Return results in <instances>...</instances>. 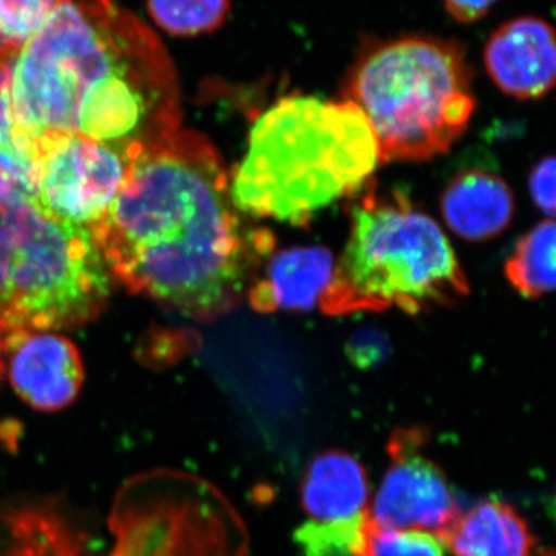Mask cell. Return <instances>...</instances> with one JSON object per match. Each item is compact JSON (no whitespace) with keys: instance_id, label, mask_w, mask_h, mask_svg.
I'll return each instance as SVG.
<instances>
[{"instance_id":"6","label":"cell","mask_w":556,"mask_h":556,"mask_svg":"<svg viewBox=\"0 0 556 556\" xmlns=\"http://www.w3.org/2000/svg\"><path fill=\"white\" fill-rule=\"evenodd\" d=\"M109 295V269L89 228L0 195V331L80 327Z\"/></svg>"},{"instance_id":"8","label":"cell","mask_w":556,"mask_h":556,"mask_svg":"<svg viewBox=\"0 0 556 556\" xmlns=\"http://www.w3.org/2000/svg\"><path fill=\"white\" fill-rule=\"evenodd\" d=\"M39 148V206L51 217L91 228L104 217L123 185L126 156L80 135L43 138Z\"/></svg>"},{"instance_id":"18","label":"cell","mask_w":556,"mask_h":556,"mask_svg":"<svg viewBox=\"0 0 556 556\" xmlns=\"http://www.w3.org/2000/svg\"><path fill=\"white\" fill-rule=\"evenodd\" d=\"M554 219L541 222L518 241L506 263V277L522 298L540 299L555 288Z\"/></svg>"},{"instance_id":"17","label":"cell","mask_w":556,"mask_h":556,"mask_svg":"<svg viewBox=\"0 0 556 556\" xmlns=\"http://www.w3.org/2000/svg\"><path fill=\"white\" fill-rule=\"evenodd\" d=\"M40 148L17 126L9 100V64L0 62V195L38 204Z\"/></svg>"},{"instance_id":"13","label":"cell","mask_w":556,"mask_h":556,"mask_svg":"<svg viewBox=\"0 0 556 556\" xmlns=\"http://www.w3.org/2000/svg\"><path fill=\"white\" fill-rule=\"evenodd\" d=\"M334 265L332 252L324 247L291 248L269 255L248 289L249 305L263 314L313 309L331 281Z\"/></svg>"},{"instance_id":"7","label":"cell","mask_w":556,"mask_h":556,"mask_svg":"<svg viewBox=\"0 0 556 556\" xmlns=\"http://www.w3.org/2000/svg\"><path fill=\"white\" fill-rule=\"evenodd\" d=\"M109 556H248V530L218 486L177 468L127 478L109 515Z\"/></svg>"},{"instance_id":"3","label":"cell","mask_w":556,"mask_h":556,"mask_svg":"<svg viewBox=\"0 0 556 556\" xmlns=\"http://www.w3.org/2000/svg\"><path fill=\"white\" fill-rule=\"evenodd\" d=\"M379 164L378 139L356 104L285 94L252 126L230 197L241 214L308 226L356 195Z\"/></svg>"},{"instance_id":"4","label":"cell","mask_w":556,"mask_h":556,"mask_svg":"<svg viewBox=\"0 0 556 556\" xmlns=\"http://www.w3.org/2000/svg\"><path fill=\"white\" fill-rule=\"evenodd\" d=\"M353 199L346 247L318 300L324 314H419L467 298V277L447 236L404 192H379L369 179Z\"/></svg>"},{"instance_id":"14","label":"cell","mask_w":556,"mask_h":556,"mask_svg":"<svg viewBox=\"0 0 556 556\" xmlns=\"http://www.w3.org/2000/svg\"><path fill=\"white\" fill-rule=\"evenodd\" d=\"M442 218L467 241L495 239L515 214L514 193L503 178L481 169L456 175L441 199Z\"/></svg>"},{"instance_id":"5","label":"cell","mask_w":556,"mask_h":556,"mask_svg":"<svg viewBox=\"0 0 556 556\" xmlns=\"http://www.w3.org/2000/svg\"><path fill=\"white\" fill-rule=\"evenodd\" d=\"M343 100L367 116L380 163L448 152L477 108L473 68L455 39L405 35L367 40L348 68Z\"/></svg>"},{"instance_id":"9","label":"cell","mask_w":556,"mask_h":556,"mask_svg":"<svg viewBox=\"0 0 556 556\" xmlns=\"http://www.w3.org/2000/svg\"><path fill=\"white\" fill-rule=\"evenodd\" d=\"M424 428H399L388 442L390 466L368 518L391 529L420 530L442 538L460 515L459 503L442 468L424 455Z\"/></svg>"},{"instance_id":"1","label":"cell","mask_w":556,"mask_h":556,"mask_svg":"<svg viewBox=\"0 0 556 556\" xmlns=\"http://www.w3.org/2000/svg\"><path fill=\"white\" fill-rule=\"evenodd\" d=\"M126 159L115 200L89 228L108 269L134 294L193 320L236 309L276 237L236 207L217 149L178 129Z\"/></svg>"},{"instance_id":"21","label":"cell","mask_w":556,"mask_h":556,"mask_svg":"<svg viewBox=\"0 0 556 556\" xmlns=\"http://www.w3.org/2000/svg\"><path fill=\"white\" fill-rule=\"evenodd\" d=\"M354 556H447V551L433 533L391 529L367 517Z\"/></svg>"},{"instance_id":"20","label":"cell","mask_w":556,"mask_h":556,"mask_svg":"<svg viewBox=\"0 0 556 556\" xmlns=\"http://www.w3.org/2000/svg\"><path fill=\"white\" fill-rule=\"evenodd\" d=\"M61 0H0V62H10L40 31Z\"/></svg>"},{"instance_id":"16","label":"cell","mask_w":556,"mask_h":556,"mask_svg":"<svg viewBox=\"0 0 556 556\" xmlns=\"http://www.w3.org/2000/svg\"><path fill=\"white\" fill-rule=\"evenodd\" d=\"M441 541L453 556H533L536 547L526 519L496 500L460 511Z\"/></svg>"},{"instance_id":"10","label":"cell","mask_w":556,"mask_h":556,"mask_svg":"<svg viewBox=\"0 0 556 556\" xmlns=\"http://www.w3.org/2000/svg\"><path fill=\"white\" fill-rule=\"evenodd\" d=\"M11 387L38 412L67 408L84 383V365L75 343L50 331H14L5 339Z\"/></svg>"},{"instance_id":"25","label":"cell","mask_w":556,"mask_h":556,"mask_svg":"<svg viewBox=\"0 0 556 556\" xmlns=\"http://www.w3.org/2000/svg\"><path fill=\"white\" fill-rule=\"evenodd\" d=\"M442 2L452 20L468 25L484 20L496 5L497 0H442Z\"/></svg>"},{"instance_id":"24","label":"cell","mask_w":556,"mask_h":556,"mask_svg":"<svg viewBox=\"0 0 556 556\" xmlns=\"http://www.w3.org/2000/svg\"><path fill=\"white\" fill-rule=\"evenodd\" d=\"M555 160L554 156L541 160L529 177V190L533 203L548 217L555 214Z\"/></svg>"},{"instance_id":"19","label":"cell","mask_w":556,"mask_h":556,"mask_svg":"<svg viewBox=\"0 0 556 556\" xmlns=\"http://www.w3.org/2000/svg\"><path fill=\"white\" fill-rule=\"evenodd\" d=\"M153 20L177 36L217 30L225 22L230 0H148Z\"/></svg>"},{"instance_id":"23","label":"cell","mask_w":556,"mask_h":556,"mask_svg":"<svg viewBox=\"0 0 556 556\" xmlns=\"http://www.w3.org/2000/svg\"><path fill=\"white\" fill-rule=\"evenodd\" d=\"M345 351L357 368H375L390 356V340L378 328H361L348 339Z\"/></svg>"},{"instance_id":"12","label":"cell","mask_w":556,"mask_h":556,"mask_svg":"<svg viewBox=\"0 0 556 556\" xmlns=\"http://www.w3.org/2000/svg\"><path fill=\"white\" fill-rule=\"evenodd\" d=\"M0 556H93L60 497H0Z\"/></svg>"},{"instance_id":"22","label":"cell","mask_w":556,"mask_h":556,"mask_svg":"<svg viewBox=\"0 0 556 556\" xmlns=\"http://www.w3.org/2000/svg\"><path fill=\"white\" fill-rule=\"evenodd\" d=\"M367 517L342 522L309 521L299 527L295 541L305 556H354Z\"/></svg>"},{"instance_id":"2","label":"cell","mask_w":556,"mask_h":556,"mask_svg":"<svg viewBox=\"0 0 556 556\" xmlns=\"http://www.w3.org/2000/svg\"><path fill=\"white\" fill-rule=\"evenodd\" d=\"M7 64L11 113L38 144L80 135L126 156L179 129L177 76L166 50L112 0H61Z\"/></svg>"},{"instance_id":"15","label":"cell","mask_w":556,"mask_h":556,"mask_svg":"<svg viewBox=\"0 0 556 556\" xmlns=\"http://www.w3.org/2000/svg\"><path fill=\"white\" fill-rule=\"evenodd\" d=\"M300 501L311 521L342 522L365 517L369 507L367 470L350 453L327 450L306 468Z\"/></svg>"},{"instance_id":"26","label":"cell","mask_w":556,"mask_h":556,"mask_svg":"<svg viewBox=\"0 0 556 556\" xmlns=\"http://www.w3.org/2000/svg\"><path fill=\"white\" fill-rule=\"evenodd\" d=\"M2 350H3V346H2V339H0V379H2V375H3V358H2Z\"/></svg>"},{"instance_id":"11","label":"cell","mask_w":556,"mask_h":556,"mask_svg":"<svg viewBox=\"0 0 556 556\" xmlns=\"http://www.w3.org/2000/svg\"><path fill=\"white\" fill-rule=\"evenodd\" d=\"M486 75L497 89L519 101L541 100L556 83V42L543 17H514L501 24L484 46Z\"/></svg>"}]
</instances>
